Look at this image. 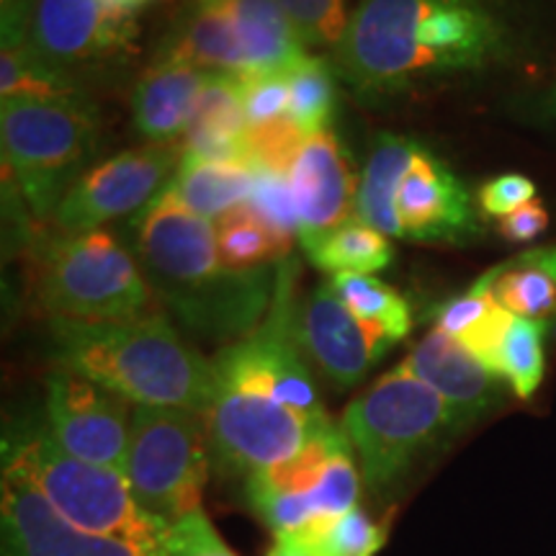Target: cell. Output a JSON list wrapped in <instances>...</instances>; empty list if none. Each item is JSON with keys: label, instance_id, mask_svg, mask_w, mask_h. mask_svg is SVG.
<instances>
[{"label": "cell", "instance_id": "6da1fadb", "mask_svg": "<svg viewBox=\"0 0 556 556\" xmlns=\"http://www.w3.org/2000/svg\"><path fill=\"white\" fill-rule=\"evenodd\" d=\"M533 50L526 0H361L332 65L361 101L379 106L513 67Z\"/></svg>", "mask_w": 556, "mask_h": 556}, {"label": "cell", "instance_id": "7a4b0ae2", "mask_svg": "<svg viewBox=\"0 0 556 556\" xmlns=\"http://www.w3.org/2000/svg\"><path fill=\"white\" fill-rule=\"evenodd\" d=\"M299 268L283 258L268 315L212 358L214 394L204 417L208 446L235 475H255L294 456L332 426L299 340Z\"/></svg>", "mask_w": 556, "mask_h": 556}, {"label": "cell", "instance_id": "3957f363", "mask_svg": "<svg viewBox=\"0 0 556 556\" xmlns=\"http://www.w3.org/2000/svg\"><path fill=\"white\" fill-rule=\"evenodd\" d=\"M129 232L152 294L193 338L232 345L268 315L278 266L227 268L214 222L186 206L170 186L137 214Z\"/></svg>", "mask_w": 556, "mask_h": 556}, {"label": "cell", "instance_id": "277c9868", "mask_svg": "<svg viewBox=\"0 0 556 556\" xmlns=\"http://www.w3.org/2000/svg\"><path fill=\"white\" fill-rule=\"evenodd\" d=\"M50 340L58 368L111 389L135 407L204 415L212 402V361L184 343L160 312L111 323L50 319Z\"/></svg>", "mask_w": 556, "mask_h": 556}, {"label": "cell", "instance_id": "5b68a950", "mask_svg": "<svg viewBox=\"0 0 556 556\" xmlns=\"http://www.w3.org/2000/svg\"><path fill=\"white\" fill-rule=\"evenodd\" d=\"M3 475L29 484L67 523L88 533L160 548L170 531L142 510L124 471L67 454L50 430L5 433Z\"/></svg>", "mask_w": 556, "mask_h": 556}, {"label": "cell", "instance_id": "8992f818", "mask_svg": "<svg viewBox=\"0 0 556 556\" xmlns=\"http://www.w3.org/2000/svg\"><path fill=\"white\" fill-rule=\"evenodd\" d=\"M31 283L50 319L111 323L152 312V289L131 248L109 229L34 232Z\"/></svg>", "mask_w": 556, "mask_h": 556}, {"label": "cell", "instance_id": "52a82bcc", "mask_svg": "<svg viewBox=\"0 0 556 556\" xmlns=\"http://www.w3.org/2000/svg\"><path fill=\"white\" fill-rule=\"evenodd\" d=\"M3 165L37 219H52L101 144L90 99H0Z\"/></svg>", "mask_w": 556, "mask_h": 556}, {"label": "cell", "instance_id": "ba28073f", "mask_svg": "<svg viewBox=\"0 0 556 556\" xmlns=\"http://www.w3.org/2000/svg\"><path fill=\"white\" fill-rule=\"evenodd\" d=\"M340 428L361 458L371 495H387L438 443L454 433L446 402L405 366L392 368L345 407Z\"/></svg>", "mask_w": 556, "mask_h": 556}, {"label": "cell", "instance_id": "9c48e42d", "mask_svg": "<svg viewBox=\"0 0 556 556\" xmlns=\"http://www.w3.org/2000/svg\"><path fill=\"white\" fill-rule=\"evenodd\" d=\"M208 469L204 417L176 407H135L124 477L148 516L173 528L201 510Z\"/></svg>", "mask_w": 556, "mask_h": 556}, {"label": "cell", "instance_id": "30bf717a", "mask_svg": "<svg viewBox=\"0 0 556 556\" xmlns=\"http://www.w3.org/2000/svg\"><path fill=\"white\" fill-rule=\"evenodd\" d=\"M3 47H21L75 78L122 65L139 26L106 0H3Z\"/></svg>", "mask_w": 556, "mask_h": 556}, {"label": "cell", "instance_id": "8fae6325", "mask_svg": "<svg viewBox=\"0 0 556 556\" xmlns=\"http://www.w3.org/2000/svg\"><path fill=\"white\" fill-rule=\"evenodd\" d=\"M180 144H144L103 160L75 180L54 212L60 232H90L148 208L176 178Z\"/></svg>", "mask_w": 556, "mask_h": 556}, {"label": "cell", "instance_id": "7c38bea8", "mask_svg": "<svg viewBox=\"0 0 556 556\" xmlns=\"http://www.w3.org/2000/svg\"><path fill=\"white\" fill-rule=\"evenodd\" d=\"M50 433L67 454L124 471L131 435V402L67 368L45 381Z\"/></svg>", "mask_w": 556, "mask_h": 556}, {"label": "cell", "instance_id": "4fadbf2b", "mask_svg": "<svg viewBox=\"0 0 556 556\" xmlns=\"http://www.w3.org/2000/svg\"><path fill=\"white\" fill-rule=\"evenodd\" d=\"M397 240L464 245L482 238L475 199L443 157L420 144L392 191Z\"/></svg>", "mask_w": 556, "mask_h": 556}, {"label": "cell", "instance_id": "5bb4252c", "mask_svg": "<svg viewBox=\"0 0 556 556\" xmlns=\"http://www.w3.org/2000/svg\"><path fill=\"white\" fill-rule=\"evenodd\" d=\"M299 340L304 353L336 389H351L387 356L397 340L384 328L358 319L323 283L299 307Z\"/></svg>", "mask_w": 556, "mask_h": 556}, {"label": "cell", "instance_id": "9a60e30c", "mask_svg": "<svg viewBox=\"0 0 556 556\" xmlns=\"http://www.w3.org/2000/svg\"><path fill=\"white\" fill-rule=\"evenodd\" d=\"M0 528L3 556H163V546H139L75 528L37 490L9 475H3Z\"/></svg>", "mask_w": 556, "mask_h": 556}, {"label": "cell", "instance_id": "2e32d148", "mask_svg": "<svg viewBox=\"0 0 556 556\" xmlns=\"http://www.w3.org/2000/svg\"><path fill=\"white\" fill-rule=\"evenodd\" d=\"M289 180L299 212V242L304 250L356 217L358 186L348 152L330 129L307 139Z\"/></svg>", "mask_w": 556, "mask_h": 556}, {"label": "cell", "instance_id": "e0dca14e", "mask_svg": "<svg viewBox=\"0 0 556 556\" xmlns=\"http://www.w3.org/2000/svg\"><path fill=\"white\" fill-rule=\"evenodd\" d=\"M402 366L446 402L456 430L484 417L503 394V379L479 364L456 338L438 328L409 351Z\"/></svg>", "mask_w": 556, "mask_h": 556}, {"label": "cell", "instance_id": "ac0fdd59", "mask_svg": "<svg viewBox=\"0 0 556 556\" xmlns=\"http://www.w3.org/2000/svg\"><path fill=\"white\" fill-rule=\"evenodd\" d=\"M208 70L152 62L131 90V122L150 144H180Z\"/></svg>", "mask_w": 556, "mask_h": 556}, {"label": "cell", "instance_id": "d6986e66", "mask_svg": "<svg viewBox=\"0 0 556 556\" xmlns=\"http://www.w3.org/2000/svg\"><path fill=\"white\" fill-rule=\"evenodd\" d=\"M152 62H176L208 70V73H253L238 31L225 13L193 0L191 9L176 21Z\"/></svg>", "mask_w": 556, "mask_h": 556}, {"label": "cell", "instance_id": "ffe728a7", "mask_svg": "<svg viewBox=\"0 0 556 556\" xmlns=\"http://www.w3.org/2000/svg\"><path fill=\"white\" fill-rule=\"evenodd\" d=\"M217 9L238 31L250 67L291 73L307 54V45L276 0H197Z\"/></svg>", "mask_w": 556, "mask_h": 556}, {"label": "cell", "instance_id": "44dd1931", "mask_svg": "<svg viewBox=\"0 0 556 556\" xmlns=\"http://www.w3.org/2000/svg\"><path fill=\"white\" fill-rule=\"evenodd\" d=\"M420 144V139L415 137L381 131V135L374 137L371 150H368L358 184L356 217L374 229H379V232H384L387 238L397 235V222H394L392 212V191L397 180L405 176Z\"/></svg>", "mask_w": 556, "mask_h": 556}, {"label": "cell", "instance_id": "7402d4cb", "mask_svg": "<svg viewBox=\"0 0 556 556\" xmlns=\"http://www.w3.org/2000/svg\"><path fill=\"white\" fill-rule=\"evenodd\" d=\"M255 165L238 160H191L180 155L170 191L201 217L217 222L229 208L250 201Z\"/></svg>", "mask_w": 556, "mask_h": 556}, {"label": "cell", "instance_id": "603a6c76", "mask_svg": "<svg viewBox=\"0 0 556 556\" xmlns=\"http://www.w3.org/2000/svg\"><path fill=\"white\" fill-rule=\"evenodd\" d=\"M492 291L510 315L548 323L556 317V245L500 263L492 268Z\"/></svg>", "mask_w": 556, "mask_h": 556}, {"label": "cell", "instance_id": "cb8c5ba5", "mask_svg": "<svg viewBox=\"0 0 556 556\" xmlns=\"http://www.w3.org/2000/svg\"><path fill=\"white\" fill-rule=\"evenodd\" d=\"M348 446H351V441H348L340 422H332L323 433L304 443L294 456L250 475L248 492H268V495H304V492H312L323 482L332 458Z\"/></svg>", "mask_w": 556, "mask_h": 556}, {"label": "cell", "instance_id": "d4e9b609", "mask_svg": "<svg viewBox=\"0 0 556 556\" xmlns=\"http://www.w3.org/2000/svg\"><path fill=\"white\" fill-rule=\"evenodd\" d=\"M319 270L336 274H377L392 266L394 248L384 232L353 217L304 250Z\"/></svg>", "mask_w": 556, "mask_h": 556}, {"label": "cell", "instance_id": "484cf974", "mask_svg": "<svg viewBox=\"0 0 556 556\" xmlns=\"http://www.w3.org/2000/svg\"><path fill=\"white\" fill-rule=\"evenodd\" d=\"M0 96L34 101L90 99L86 83L45 62L26 45L0 50Z\"/></svg>", "mask_w": 556, "mask_h": 556}, {"label": "cell", "instance_id": "4316f807", "mask_svg": "<svg viewBox=\"0 0 556 556\" xmlns=\"http://www.w3.org/2000/svg\"><path fill=\"white\" fill-rule=\"evenodd\" d=\"M330 289L340 302L368 325L384 328L397 343L413 330V309L397 289L371 274H336L330 276Z\"/></svg>", "mask_w": 556, "mask_h": 556}, {"label": "cell", "instance_id": "83f0119b", "mask_svg": "<svg viewBox=\"0 0 556 556\" xmlns=\"http://www.w3.org/2000/svg\"><path fill=\"white\" fill-rule=\"evenodd\" d=\"M219 261L232 270H255L278 266L289 253L278 245L270 229L263 225L253 206L240 204L214 222Z\"/></svg>", "mask_w": 556, "mask_h": 556}, {"label": "cell", "instance_id": "f1b7e54d", "mask_svg": "<svg viewBox=\"0 0 556 556\" xmlns=\"http://www.w3.org/2000/svg\"><path fill=\"white\" fill-rule=\"evenodd\" d=\"M338 70L332 62L323 58H304L289 73L291 80V103L289 116L302 127L307 135L328 131L332 116L338 106Z\"/></svg>", "mask_w": 556, "mask_h": 556}, {"label": "cell", "instance_id": "f546056e", "mask_svg": "<svg viewBox=\"0 0 556 556\" xmlns=\"http://www.w3.org/2000/svg\"><path fill=\"white\" fill-rule=\"evenodd\" d=\"M278 539H294L323 556H377L387 544V526L368 516L364 507H353L345 516Z\"/></svg>", "mask_w": 556, "mask_h": 556}, {"label": "cell", "instance_id": "4dcf8cb0", "mask_svg": "<svg viewBox=\"0 0 556 556\" xmlns=\"http://www.w3.org/2000/svg\"><path fill=\"white\" fill-rule=\"evenodd\" d=\"M544 336L546 323L513 317L497 356V377L507 381L520 400L533 397L544 379Z\"/></svg>", "mask_w": 556, "mask_h": 556}, {"label": "cell", "instance_id": "1f68e13d", "mask_svg": "<svg viewBox=\"0 0 556 556\" xmlns=\"http://www.w3.org/2000/svg\"><path fill=\"white\" fill-rule=\"evenodd\" d=\"M307 139V131L299 127L289 114L263 124H250L245 131L248 160L255 168H268L289 176Z\"/></svg>", "mask_w": 556, "mask_h": 556}, {"label": "cell", "instance_id": "d6a6232c", "mask_svg": "<svg viewBox=\"0 0 556 556\" xmlns=\"http://www.w3.org/2000/svg\"><path fill=\"white\" fill-rule=\"evenodd\" d=\"M248 204L270 229L278 245L289 253L294 240H299V212L289 176L268 168H255V186Z\"/></svg>", "mask_w": 556, "mask_h": 556}, {"label": "cell", "instance_id": "836d02e7", "mask_svg": "<svg viewBox=\"0 0 556 556\" xmlns=\"http://www.w3.org/2000/svg\"><path fill=\"white\" fill-rule=\"evenodd\" d=\"M307 47L336 50L348 29L345 0H276Z\"/></svg>", "mask_w": 556, "mask_h": 556}, {"label": "cell", "instance_id": "e575fe53", "mask_svg": "<svg viewBox=\"0 0 556 556\" xmlns=\"http://www.w3.org/2000/svg\"><path fill=\"white\" fill-rule=\"evenodd\" d=\"M500 307L492 291V268L477 278L471 287L435 309V328L448 332L451 338L462 340L471 330L479 328L486 317Z\"/></svg>", "mask_w": 556, "mask_h": 556}, {"label": "cell", "instance_id": "d590c367", "mask_svg": "<svg viewBox=\"0 0 556 556\" xmlns=\"http://www.w3.org/2000/svg\"><path fill=\"white\" fill-rule=\"evenodd\" d=\"M242 106L250 124H263L289 114L291 80L289 73H270V70H253L240 75Z\"/></svg>", "mask_w": 556, "mask_h": 556}, {"label": "cell", "instance_id": "8d00e7d4", "mask_svg": "<svg viewBox=\"0 0 556 556\" xmlns=\"http://www.w3.org/2000/svg\"><path fill=\"white\" fill-rule=\"evenodd\" d=\"M163 556H238L219 536L204 510L191 513L168 531L163 541Z\"/></svg>", "mask_w": 556, "mask_h": 556}, {"label": "cell", "instance_id": "74e56055", "mask_svg": "<svg viewBox=\"0 0 556 556\" xmlns=\"http://www.w3.org/2000/svg\"><path fill=\"white\" fill-rule=\"evenodd\" d=\"M533 199H536V184L531 178L520 176V173H503V176L486 180L479 189L477 204L486 217L505 219L507 214L518 212L520 206L531 204Z\"/></svg>", "mask_w": 556, "mask_h": 556}, {"label": "cell", "instance_id": "f35d334b", "mask_svg": "<svg viewBox=\"0 0 556 556\" xmlns=\"http://www.w3.org/2000/svg\"><path fill=\"white\" fill-rule=\"evenodd\" d=\"M548 227V212L539 199H533L531 204L520 206L518 212L507 214L505 219H500V235L510 242H531L541 238Z\"/></svg>", "mask_w": 556, "mask_h": 556}, {"label": "cell", "instance_id": "ab89813d", "mask_svg": "<svg viewBox=\"0 0 556 556\" xmlns=\"http://www.w3.org/2000/svg\"><path fill=\"white\" fill-rule=\"evenodd\" d=\"M516 116L526 124H531V127L556 135V78L546 88H541L539 93L520 101Z\"/></svg>", "mask_w": 556, "mask_h": 556}, {"label": "cell", "instance_id": "60d3db41", "mask_svg": "<svg viewBox=\"0 0 556 556\" xmlns=\"http://www.w3.org/2000/svg\"><path fill=\"white\" fill-rule=\"evenodd\" d=\"M266 556H323V554H317L315 548L299 544L294 539H276Z\"/></svg>", "mask_w": 556, "mask_h": 556}, {"label": "cell", "instance_id": "b9f144b4", "mask_svg": "<svg viewBox=\"0 0 556 556\" xmlns=\"http://www.w3.org/2000/svg\"><path fill=\"white\" fill-rule=\"evenodd\" d=\"M109 5H114L116 11H122V13H129V16H137L139 11L144 9V5H150L152 0H106Z\"/></svg>", "mask_w": 556, "mask_h": 556}]
</instances>
